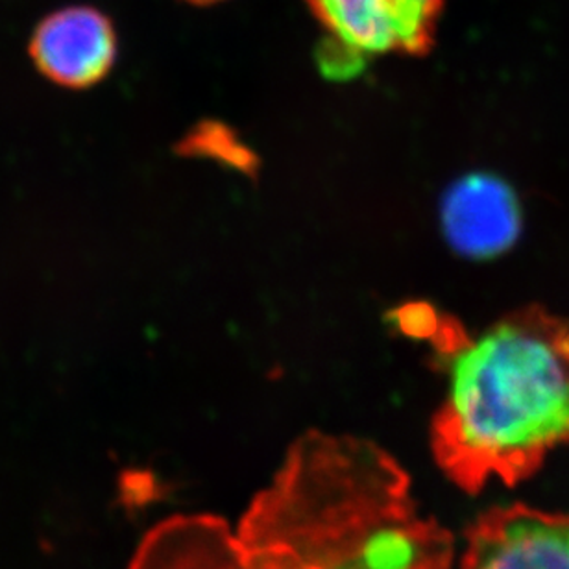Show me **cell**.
I'll use <instances>...</instances> for the list:
<instances>
[{"instance_id":"7","label":"cell","mask_w":569,"mask_h":569,"mask_svg":"<svg viewBox=\"0 0 569 569\" xmlns=\"http://www.w3.org/2000/svg\"><path fill=\"white\" fill-rule=\"evenodd\" d=\"M183 2H189V4L194 6H213L219 4V2H224V0H183Z\"/></svg>"},{"instance_id":"4","label":"cell","mask_w":569,"mask_h":569,"mask_svg":"<svg viewBox=\"0 0 569 569\" xmlns=\"http://www.w3.org/2000/svg\"><path fill=\"white\" fill-rule=\"evenodd\" d=\"M28 54L49 82L83 91L110 77L119 56V36L111 17L99 8L63 6L36 24Z\"/></svg>"},{"instance_id":"5","label":"cell","mask_w":569,"mask_h":569,"mask_svg":"<svg viewBox=\"0 0 569 569\" xmlns=\"http://www.w3.org/2000/svg\"><path fill=\"white\" fill-rule=\"evenodd\" d=\"M460 569H569V510L515 503L482 512L466 537Z\"/></svg>"},{"instance_id":"2","label":"cell","mask_w":569,"mask_h":569,"mask_svg":"<svg viewBox=\"0 0 569 569\" xmlns=\"http://www.w3.org/2000/svg\"><path fill=\"white\" fill-rule=\"evenodd\" d=\"M448 392L432 418L438 468L468 493L507 487L569 446V320L523 307L442 353Z\"/></svg>"},{"instance_id":"1","label":"cell","mask_w":569,"mask_h":569,"mask_svg":"<svg viewBox=\"0 0 569 569\" xmlns=\"http://www.w3.org/2000/svg\"><path fill=\"white\" fill-rule=\"evenodd\" d=\"M453 557V535L420 512L389 451L309 431L237 531L219 516H172L128 569H451Z\"/></svg>"},{"instance_id":"3","label":"cell","mask_w":569,"mask_h":569,"mask_svg":"<svg viewBox=\"0 0 569 569\" xmlns=\"http://www.w3.org/2000/svg\"><path fill=\"white\" fill-rule=\"evenodd\" d=\"M335 44L357 56H423L443 0H303Z\"/></svg>"},{"instance_id":"6","label":"cell","mask_w":569,"mask_h":569,"mask_svg":"<svg viewBox=\"0 0 569 569\" xmlns=\"http://www.w3.org/2000/svg\"><path fill=\"white\" fill-rule=\"evenodd\" d=\"M442 228L449 244L466 258H493L520 237V202L499 178L466 176L443 198Z\"/></svg>"}]
</instances>
